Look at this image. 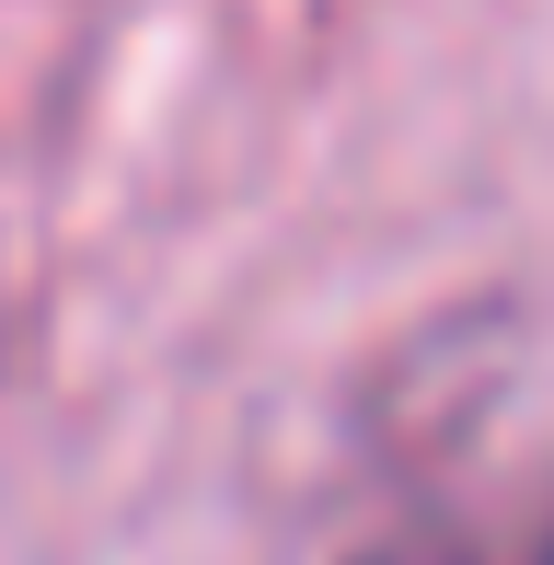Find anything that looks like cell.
I'll use <instances>...</instances> for the list:
<instances>
[{"label": "cell", "instance_id": "6da1fadb", "mask_svg": "<svg viewBox=\"0 0 554 565\" xmlns=\"http://www.w3.org/2000/svg\"><path fill=\"white\" fill-rule=\"evenodd\" d=\"M370 565H554V508L532 531H509V543H393V554H370Z\"/></svg>", "mask_w": 554, "mask_h": 565}]
</instances>
